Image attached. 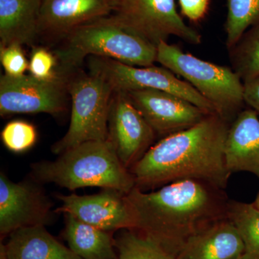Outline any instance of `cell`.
<instances>
[{
  "label": "cell",
  "mask_w": 259,
  "mask_h": 259,
  "mask_svg": "<svg viewBox=\"0 0 259 259\" xmlns=\"http://www.w3.org/2000/svg\"><path fill=\"white\" fill-rule=\"evenodd\" d=\"M225 23L228 50L234 47L242 35L259 22V0H226Z\"/></svg>",
  "instance_id": "603a6c76"
},
{
  "label": "cell",
  "mask_w": 259,
  "mask_h": 259,
  "mask_svg": "<svg viewBox=\"0 0 259 259\" xmlns=\"http://www.w3.org/2000/svg\"><path fill=\"white\" fill-rule=\"evenodd\" d=\"M8 259H81L47 231L45 226L26 227L9 235Z\"/></svg>",
  "instance_id": "ac0fdd59"
},
{
  "label": "cell",
  "mask_w": 259,
  "mask_h": 259,
  "mask_svg": "<svg viewBox=\"0 0 259 259\" xmlns=\"http://www.w3.org/2000/svg\"><path fill=\"white\" fill-rule=\"evenodd\" d=\"M64 237L70 249L81 259H118L111 232L64 214Z\"/></svg>",
  "instance_id": "d6986e66"
},
{
  "label": "cell",
  "mask_w": 259,
  "mask_h": 259,
  "mask_svg": "<svg viewBox=\"0 0 259 259\" xmlns=\"http://www.w3.org/2000/svg\"><path fill=\"white\" fill-rule=\"evenodd\" d=\"M125 196L134 230L175 257L191 237L228 218L224 189L203 180L175 181L149 191L135 187Z\"/></svg>",
  "instance_id": "6da1fadb"
},
{
  "label": "cell",
  "mask_w": 259,
  "mask_h": 259,
  "mask_svg": "<svg viewBox=\"0 0 259 259\" xmlns=\"http://www.w3.org/2000/svg\"><path fill=\"white\" fill-rule=\"evenodd\" d=\"M55 51L59 71H76L90 56L107 58L136 66H152L157 48L112 15L81 25L70 32Z\"/></svg>",
  "instance_id": "277c9868"
},
{
  "label": "cell",
  "mask_w": 259,
  "mask_h": 259,
  "mask_svg": "<svg viewBox=\"0 0 259 259\" xmlns=\"http://www.w3.org/2000/svg\"><path fill=\"white\" fill-rule=\"evenodd\" d=\"M244 251L236 227L228 218L191 237L176 255L177 259H236Z\"/></svg>",
  "instance_id": "2e32d148"
},
{
  "label": "cell",
  "mask_w": 259,
  "mask_h": 259,
  "mask_svg": "<svg viewBox=\"0 0 259 259\" xmlns=\"http://www.w3.org/2000/svg\"><path fill=\"white\" fill-rule=\"evenodd\" d=\"M236 259H243V257L241 256V257H239V258H238Z\"/></svg>",
  "instance_id": "4dcf8cb0"
},
{
  "label": "cell",
  "mask_w": 259,
  "mask_h": 259,
  "mask_svg": "<svg viewBox=\"0 0 259 259\" xmlns=\"http://www.w3.org/2000/svg\"><path fill=\"white\" fill-rule=\"evenodd\" d=\"M41 0H0V45L33 47L40 38Z\"/></svg>",
  "instance_id": "e0dca14e"
},
{
  "label": "cell",
  "mask_w": 259,
  "mask_h": 259,
  "mask_svg": "<svg viewBox=\"0 0 259 259\" xmlns=\"http://www.w3.org/2000/svg\"><path fill=\"white\" fill-rule=\"evenodd\" d=\"M125 94L162 139L196 125L210 114L167 92L144 90Z\"/></svg>",
  "instance_id": "7c38bea8"
},
{
  "label": "cell",
  "mask_w": 259,
  "mask_h": 259,
  "mask_svg": "<svg viewBox=\"0 0 259 259\" xmlns=\"http://www.w3.org/2000/svg\"><path fill=\"white\" fill-rule=\"evenodd\" d=\"M118 259H177L156 242L134 229H123L114 237Z\"/></svg>",
  "instance_id": "7402d4cb"
},
{
  "label": "cell",
  "mask_w": 259,
  "mask_h": 259,
  "mask_svg": "<svg viewBox=\"0 0 259 259\" xmlns=\"http://www.w3.org/2000/svg\"><path fill=\"white\" fill-rule=\"evenodd\" d=\"M0 259H8L7 255L6 247L5 244L1 243L0 244Z\"/></svg>",
  "instance_id": "f1b7e54d"
},
{
  "label": "cell",
  "mask_w": 259,
  "mask_h": 259,
  "mask_svg": "<svg viewBox=\"0 0 259 259\" xmlns=\"http://www.w3.org/2000/svg\"><path fill=\"white\" fill-rule=\"evenodd\" d=\"M210 0H179L181 13L192 23L202 21L208 13Z\"/></svg>",
  "instance_id": "4316f807"
},
{
  "label": "cell",
  "mask_w": 259,
  "mask_h": 259,
  "mask_svg": "<svg viewBox=\"0 0 259 259\" xmlns=\"http://www.w3.org/2000/svg\"><path fill=\"white\" fill-rule=\"evenodd\" d=\"M228 218L243 241V258L259 259V209L253 203L230 200Z\"/></svg>",
  "instance_id": "ffe728a7"
},
{
  "label": "cell",
  "mask_w": 259,
  "mask_h": 259,
  "mask_svg": "<svg viewBox=\"0 0 259 259\" xmlns=\"http://www.w3.org/2000/svg\"><path fill=\"white\" fill-rule=\"evenodd\" d=\"M156 134L122 92H113L108 115V140L126 168L132 167L153 146Z\"/></svg>",
  "instance_id": "30bf717a"
},
{
  "label": "cell",
  "mask_w": 259,
  "mask_h": 259,
  "mask_svg": "<svg viewBox=\"0 0 259 259\" xmlns=\"http://www.w3.org/2000/svg\"><path fill=\"white\" fill-rule=\"evenodd\" d=\"M67 87L72 102L71 119L67 132L51 147L56 155L83 143L108 139L111 86L97 75L75 71L69 75Z\"/></svg>",
  "instance_id": "8992f818"
},
{
  "label": "cell",
  "mask_w": 259,
  "mask_h": 259,
  "mask_svg": "<svg viewBox=\"0 0 259 259\" xmlns=\"http://www.w3.org/2000/svg\"><path fill=\"white\" fill-rule=\"evenodd\" d=\"M61 205L56 213L70 214L81 222L107 231L134 229V214L125 194L105 189L90 195L57 196Z\"/></svg>",
  "instance_id": "4fadbf2b"
},
{
  "label": "cell",
  "mask_w": 259,
  "mask_h": 259,
  "mask_svg": "<svg viewBox=\"0 0 259 259\" xmlns=\"http://www.w3.org/2000/svg\"><path fill=\"white\" fill-rule=\"evenodd\" d=\"M55 79L42 80L32 75L0 78V115L47 113L59 115L67 109L69 74L59 71Z\"/></svg>",
  "instance_id": "9c48e42d"
},
{
  "label": "cell",
  "mask_w": 259,
  "mask_h": 259,
  "mask_svg": "<svg viewBox=\"0 0 259 259\" xmlns=\"http://www.w3.org/2000/svg\"><path fill=\"white\" fill-rule=\"evenodd\" d=\"M0 62L5 75L10 77H20L28 70L29 61L23 47L18 44L0 45Z\"/></svg>",
  "instance_id": "484cf974"
},
{
  "label": "cell",
  "mask_w": 259,
  "mask_h": 259,
  "mask_svg": "<svg viewBox=\"0 0 259 259\" xmlns=\"http://www.w3.org/2000/svg\"><path fill=\"white\" fill-rule=\"evenodd\" d=\"M117 3V0H41L40 37L63 40L81 25L112 15Z\"/></svg>",
  "instance_id": "5bb4252c"
},
{
  "label": "cell",
  "mask_w": 259,
  "mask_h": 259,
  "mask_svg": "<svg viewBox=\"0 0 259 259\" xmlns=\"http://www.w3.org/2000/svg\"><path fill=\"white\" fill-rule=\"evenodd\" d=\"M88 67L90 74L100 76L114 92L160 90L182 97L208 113H215L212 105L190 83L163 66H131L107 58L90 56Z\"/></svg>",
  "instance_id": "52a82bcc"
},
{
  "label": "cell",
  "mask_w": 259,
  "mask_h": 259,
  "mask_svg": "<svg viewBox=\"0 0 259 259\" xmlns=\"http://www.w3.org/2000/svg\"><path fill=\"white\" fill-rule=\"evenodd\" d=\"M225 159L230 173L248 172L259 180V118L253 109L241 110L230 124Z\"/></svg>",
  "instance_id": "9a60e30c"
},
{
  "label": "cell",
  "mask_w": 259,
  "mask_h": 259,
  "mask_svg": "<svg viewBox=\"0 0 259 259\" xmlns=\"http://www.w3.org/2000/svg\"><path fill=\"white\" fill-rule=\"evenodd\" d=\"M51 201L37 184L13 182L0 174V234L20 228L47 226L52 219Z\"/></svg>",
  "instance_id": "8fae6325"
},
{
  "label": "cell",
  "mask_w": 259,
  "mask_h": 259,
  "mask_svg": "<svg viewBox=\"0 0 259 259\" xmlns=\"http://www.w3.org/2000/svg\"><path fill=\"white\" fill-rule=\"evenodd\" d=\"M244 101L259 115V76L243 81Z\"/></svg>",
  "instance_id": "83f0119b"
},
{
  "label": "cell",
  "mask_w": 259,
  "mask_h": 259,
  "mask_svg": "<svg viewBox=\"0 0 259 259\" xmlns=\"http://www.w3.org/2000/svg\"><path fill=\"white\" fill-rule=\"evenodd\" d=\"M230 123L212 113L192 127L154 144L130 171L140 190L175 181L199 180L226 189L231 174L225 159Z\"/></svg>",
  "instance_id": "7a4b0ae2"
},
{
  "label": "cell",
  "mask_w": 259,
  "mask_h": 259,
  "mask_svg": "<svg viewBox=\"0 0 259 259\" xmlns=\"http://www.w3.org/2000/svg\"><path fill=\"white\" fill-rule=\"evenodd\" d=\"M59 156L55 161L32 165L35 182L70 191L100 187L125 194L136 187L134 176L119 159L110 140L83 143Z\"/></svg>",
  "instance_id": "3957f363"
},
{
  "label": "cell",
  "mask_w": 259,
  "mask_h": 259,
  "mask_svg": "<svg viewBox=\"0 0 259 259\" xmlns=\"http://www.w3.org/2000/svg\"><path fill=\"white\" fill-rule=\"evenodd\" d=\"M112 15L156 47L170 36L193 45L202 42L200 33L179 14L175 0H117Z\"/></svg>",
  "instance_id": "ba28073f"
},
{
  "label": "cell",
  "mask_w": 259,
  "mask_h": 259,
  "mask_svg": "<svg viewBox=\"0 0 259 259\" xmlns=\"http://www.w3.org/2000/svg\"><path fill=\"white\" fill-rule=\"evenodd\" d=\"M59 65L55 53L44 47H32L28 67L32 76L42 80L55 79L60 74Z\"/></svg>",
  "instance_id": "d4e9b609"
},
{
  "label": "cell",
  "mask_w": 259,
  "mask_h": 259,
  "mask_svg": "<svg viewBox=\"0 0 259 259\" xmlns=\"http://www.w3.org/2000/svg\"><path fill=\"white\" fill-rule=\"evenodd\" d=\"M156 48V61L183 78L212 105L218 115L231 124L245 103L243 81L236 71L199 59L167 41Z\"/></svg>",
  "instance_id": "5b68a950"
},
{
  "label": "cell",
  "mask_w": 259,
  "mask_h": 259,
  "mask_svg": "<svg viewBox=\"0 0 259 259\" xmlns=\"http://www.w3.org/2000/svg\"><path fill=\"white\" fill-rule=\"evenodd\" d=\"M37 139V133L35 126L25 120L10 121L1 132L3 144L13 153L28 151L33 147Z\"/></svg>",
  "instance_id": "cb8c5ba5"
},
{
  "label": "cell",
  "mask_w": 259,
  "mask_h": 259,
  "mask_svg": "<svg viewBox=\"0 0 259 259\" xmlns=\"http://www.w3.org/2000/svg\"><path fill=\"white\" fill-rule=\"evenodd\" d=\"M255 207L259 209V191L258 194H257L256 197H255L254 202H253Z\"/></svg>",
  "instance_id": "f546056e"
},
{
  "label": "cell",
  "mask_w": 259,
  "mask_h": 259,
  "mask_svg": "<svg viewBox=\"0 0 259 259\" xmlns=\"http://www.w3.org/2000/svg\"><path fill=\"white\" fill-rule=\"evenodd\" d=\"M229 51L232 69L242 81L259 76V22L250 27Z\"/></svg>",
  "instance_id": "44dd1931"
}]
</instances>
